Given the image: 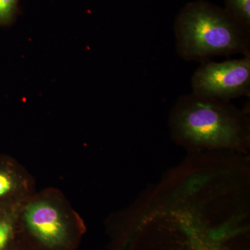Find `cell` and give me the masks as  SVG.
<instances>
[{"label": "cell", "mask_w": 250, "mask_h": 250, "mask_svg": "<svg viewBox=\"0 0 250 250\" xmlns=\"http://www.w3.org/2000/svg\"><path fill=\"white\" fill-rule=\"evenodd\" d=\"M4 214H5V213H0V218H1V217H2L3 215H4Z\"/></svg>", "instance_id": "obj_10"}, {"label": "cell", "mask_w": 250, "mask_h": 250, "mask_svg": "<svg viewBox=\"0 0 250 250\" xmlns=\"http://www.w3.org/2000/svg\"><path fill=\"white\" fill-rule=\"evenodd\" d=\"M36 192L35 180L24 166L0 157V213L19 210Z\"/></svg>", "instance_id": "obj_5"}, {"label": "cell", "mask_w": 250, "mask_h": 250, "mask_svg": "<svg viewBox=\"0 0 250 250\" xmlns=\"http://www.w3.org/2000/svg\"><path fill=\"white\" fill-rule=\"evenodd\" d=\"M19 210L5 213L0 218V250L5 249L14 236L16 225H18Z\"/></svg>", "instance_id": "obj_8"}, {"label": "cell", "mask_w": 250, "mask_h": 250, "mask_svg": "<svg viewBox=\"0 0 250 250\" xmlns=\"http://www.w3.org/2000/svg\"><path fill=\"white\" fill-rule=\"evenodd\" d=\"M18 224L42 248L63 250L83 229V221L59 189L36 192L18 212Z\"/></svg>", "instance_id": "obj_3"}, {"label": "cell", "mask_w": 250, "mask_h": 250, "mask_svg": "<svg viewBox=\"0 0 250 250\" xmlns=\"http://www.w3.org/2000/svg\"><path fill=\"white\" fill-rule=\"evenodd\" d=\"M228 238L213 237L210 233H194L188 238L187 247L183 250H233L226 244Z\"/></svg>", "instance_id": "obj_6"}, {"label": "cell", "mask_w": 250, "mask_h": 250, "mask_svg": "<svg viewBox=\"0 0 250 250\" xmlns=\"http://www.w3.org/2000/svg\"><path fill=\"white\" fill-rule=\"evenodd\" d=\"M20 0H0V27L12 24L17 16Z\"/></svg>", "instance_id": "obj_9"}, {"label": "cell", "mask_w": 250, "mask_h": 250, "mask_svg": "<svg viewBox=\"0 0 250 250\" xmlns=\"http://www.w3.org/2000/svg\"><path fill=\"white\" fill-rule=\"evenodd\" d=\"M192 93L230 102L250 96V57L223 62H205L191 78Z\"/></svg>", "instance_id": "obj_4"}, {"label": "cell", "mask_w": 250, "mask_h": 250, "mask_svg": "<svg viewBox=\"0 0 250 250\" xmlns=\"http://www.w3.org/2000/svg\"><path fill=\"white\" fill-rule=\"evenodd\" d=\"M168 123L172 139L188 150L250 149V118L230 102L186 94L171 110Z\"/></svg>", "instance_id": "obj_1"}, {"label": "cell", "mask_w": 250, "mask_h": 250, "mask_svg": "<svg viewBox=\"0 0 250 250\" xmlns=\"http://www.w3.org/2000/svg\"><path fill=\"white\" fill-rule=\"evenodd\" d=\"M226 10L231 17L250 28V0H224Z\"/></svg>", "instance_id": "obj_7"}, {"label": "cell", "mask_w": 250, "mask_h": 250, "mask_svg": "<svg viewBox=\"0 0 250 250\" xmlns=\"http://www.w3.org/2000/svg\"><path fill=\"white\" fill-rule=\"evenodd\" d=\"M174 30L177 54L187 62L234 54L250 57V28L208 1L186 4L175 18Z\"/></svg>", "instance_id": "obj_2"}]
</instances>
